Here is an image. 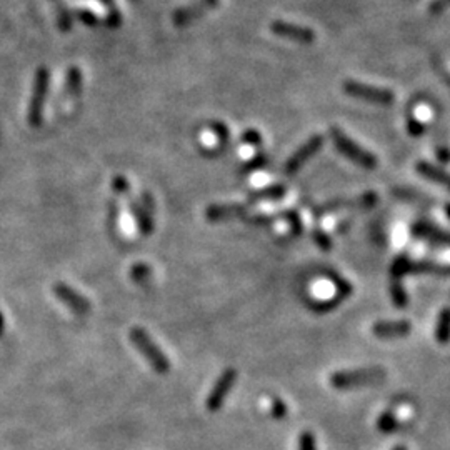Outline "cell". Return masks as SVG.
<instances>
[{
  "mask_svg": "<svg viewBox=\"0 0 450 450\" xmlns=\"http://www.w3.org/2000/svg\"><path fill=\"white\" fill-rule=\"evenodd\" d=\"M131 341L132 344L137 347V350L146 357L148 364L152 365V369L159 374H167L170 370V362L164 355L154 341H152L150 336L143 331L141 327H134L131 331Z\"/></svg>",
  "mask_w": 450,
  "mask_h": 450,
  "instance_id": "obj_1",
  "label": "cell"
},
{
  "mask_svg": "<svg viewBox=\"0 0 450 450\" xmlns=\"http://www.w3.org/2000/svg\"><path fill=\"white\" fill-rule=\"evenodd\" d=\"M331 138L333 146L337 147V150L342 155H345L347 159L355 162L357 165L364 167V169H375L377 167V159L374 154H370L369 150L362 148L359 143H355L350 137H347L341 129L333 127L331 131Z\"/></svg>",
  "mask_w": 450,
  "mask_h": 450,
  "instance_id": "obj_2",
  "label": "cell"
},
{
  "mask_svg": "<svg viewBox=\"0 0 450 450\" xmlns=\"http://www.w3.org/2000/svg\"><path fill=\"white\" fill-rule=\"evenodd\" d=\"M385 379V370L374 369H360V370H342L332 375L331 384L336 389H354L362 385L379 384Z\"/></svg>",
  "mask_w": 450,
  "mask_h": 450,
  "instance_id": "obj_3",
  "label": "cell"
},
{
  "mask_svg": "<svg viewBox=\"0 0 450 450\" xmlns=\"http://www.w3.org/2000/svg\"><path fill=\"white\" fill-rule=\"evenodd\" d=\"M344 92L347 95L355 97V99L370 102V104L377 105H392L396 102V95L393 92L387 89H379V87L367 85V83L355 82V81H347L344 83Z\"/></svg>",
  "mask_w": 450,
  "mask_h": 450,
  "instance_id": "obj_4",
  "label": "cell"
},
{
  "mask_svg": "<svg viewBox=\"0 0 450 450\" xmlns=\"http://www.w3.org/2000/svg\"><path fill=\"white\" fill-rule=\"evenodd\" d=\"M49 92V71L47 69H39L35 73L34 90H32L30 104H29V124L32 127H39L42 122V114H44L45 97Z\"/></svg>",
  "mask_w": 450,
  "mask_h": 450,
  "instance_id": "obj_5",
  "label": "cell"
},
{
  "mask_svg": "<svg viewBox=\"0 0 450 450\" xmlns=\"http://www.w3.org/2000/svg\"><path fill=\"white\" fill-rule=\"evenodd\" d=\"M235 380H237V370H234V369H227L225 372L222 374L219 379H217L215 385L212 387V391H211V393H208V397L206 401L208 412H217V410L222 409V405H224L227 396H229L230 389L234 387Z\"/></svg>",
  "mask_w": 450,
  "mask_h": 450,
  "instance_id": "obj_6",
  "label": "cell"
},
{
  "mask_svg": "<svg viewBox=\"0 0 450 450\" xmlns=\"http://www.w3.org/2000/svg\"><path fill=\"white\" fill-rule=\"evenodd\" d=\"M322 146H324V137L322 136L310 137L309 141L305 142L300 148H297L295 154L285 162L284 172L287 175H294L295 172H299L300 167H302L309 159H312V157L317 154L320 148H322Z\"/></svg>",
  "mask_w": 450,
  "mask_h": 450,
  "instance_id": "obj_7",
  "label": "cell"
},
{
  "mask_svg": "<svg viewBox=\"0 0 450 450\" xmlns=\"http://www.w3.org/2000/svg\"><path fill=\"white\" fill-rule=\"evenodd\" d=\"M375 203H377V196L374 192H367L357 199H337V201L322 203V206L315 208V213L317 215H324V213L345 211V208H370Z\"/></svg>",
  "mask_w": 450,
  "mask_h": 450,
  "instance_id": "obj_8",
  "label": "cell"
},
{
  "mask_svg": "<svg viewBox=\"0 0 450 450\" xmlns=\"http://www.w3.org/2000/svg\"><path fill=\"white\" fill-rule=\"evenodd\" d=\"M219 4L220 0H196L194 4H190V6L180 8V11L174 13V24L177 27H185L192 24L194 20H197V18H201L202 16L213 11Z\"/></svg>",
  "mask_w": 450,
  "mask_h": 450,
  "instance_id": "obj_9",
  "label": "cell"
},
{
  "mask_svg": "<svg viewBox=\"0 0 450 450\" xmlns=\"http://www.w3.org/2000/svg\"><path fill=\"white\" fill-rule=\"evenodd\" d=\"M412 234L415 239L425 240L432 245H440V247L450 249V232L440 229V227L430 224V222L420 220L412 225Z\"/></svg>",
  "mask_w": 450,
  "mask_h": 450,
  "instance_id": "obj_10",
  "label": "cell"
},
{
  "mask_svg": "<svg viewBox=\"0 0 450 450\" xmlns=\"http://www.w3.org/2000/svg\"><path fill=\"white\" fill-rule=\"evenodd\" d=\"M271 30L278 37H284V39L300 42V44H312L315 40V32L309 27L289 24L284 20H276L271 24Z\"/></svg>",
  "mask_w": 450,
  "mask_h": 450,
  "instance_id": "obj_11",
  "label": "cell"
},
{
  "mask_svg": "<svg viewBox=\"0 0 450 450\" xmlns=\"http://www.w3.org/2000/svg\"><path fill=\"white\" fill-rule=\"evenodd\" d=\"M54 294L57 295L69 309L73 310V312L83 315L90 310L89 300H87L83 295L78 294L77 290H73L72 287L64 284V282H57V284L54 285Z\"/></svg>",
  "mask_w": 450,
  "mask_h": 450,
  "instance_id": "obj_12",
  "label": "cell"
},
{
  "mask_svg": "<svg viewBox=\"0 0 450 450\" xmlns=\"http://www.w3.org/2000/svg\"><path fill=\"white\" fill-rule=\"evenodd\" d=\"M132 212L143 235H148L154 229V220H152V212H154V201L150 194L143 192L141 202H132Z\"/></svg>",
  "mask_w": 450,
  "mask_h": 450,
  "instance_id": "obj_13",
  "label": "cell"
},
{
  "mask_svg": "<svg viewBox=\"0 0 450 450\" xmlns=\"http://www.w3.org/2000/svg\"><path fill=\"white\" fill-rule=\"evenodd\" d=\"M247 212V206L242 203H215L211 206L206 211V217L211 222H220V220H229L234 217H240Z\"/></svg>",
  "mask_w": 450,
  "mask_h": 450,
  "instance_id": "obj_14",
  "label": "cell"
},
{
  "mask_svg": "<svg viewBox=\"0 0 450 450\" xmlns=\"http://www.w3.org/2000/svg\"><path fill=\"white\" fill-rule=\"evenodd\" d=\"M407 276H439L450 277V266L430 262V261H409L407 264Z\"/></svg>",
  "mask_w": 450,
  "mask_h": 450,
  "instance_id": "obj_15",
  "label": "cell"
},
{
  "mask_svg": "<svg viewBox=\"0 0 450 450\" xmlns=\"http://www.w3.org/2000/svg\"><path fill=\"white\" fill-rule=\"evenodd\" d=\"M374 336L391 338V337H402L410 333V322L407 320H382L374 326Z\"/></svg>",
  "mask_w": 450,
  "mask_h": 450,
  "instance_id": "obj_16",
  "label": "cell"
},
{
  "mask_svg": "<svg viewBox=\"0 0 450 450\" xmlns=\"http://www.w3.org/2000/svg\"><path fill=\"white\" fill-rule=\"evenodd\" d=\"M417 172H419L422 177L429 179L430 182L442 185V187L450 190V174L445 172L444 169H439L429 162H419L417 164Z\"/></svg>",
  "mask_w": 450,
  "mask_h": 450,
  "instance_id": "obj_17",
  "label": "cell"
},
{
  "mask_svg": "<svg viewBox=\"0 0 450 450\" xmlns=\"http://www.w3.org/2000/svg\"><path fill=\"white\" fill-rule=\"evenodd\" d=\"M435 338L439 344H449L450 342V309H444L439 314L437 328H435Z\"/></svg>",
  "mask_w": 450,
  "mask_h": 450,
  "instance_id": "obj_18",
  "label": "cell"
},
{
  "mask_svg": "<svg viewBox=\"0 0 450 450\" xmlns=\"http://www.w3.org/2000/svg\"><path fill=\"white\" fill-rule=\"evenodd\" d=\"M285 196V187L284 185H271V187L255 190L250 196V201H280Z\"/></svg>",
  "mask_w": 450,
  "mask_h": 450,
  "instance_id": "obj_19",
  "label": "cell"
},
{
  "mask_svg": "<svg viewBox=\"0 0 450 450\" xmlns=\"http://www.w3.org/2000/svg\"><path fill=\"white\" fill-rule=\"evenodd\" d=\"M391 297H392L393 305H396V307H398V309L407 307V304H409V295H407L405 289L402 287L401 280L391 282Z\"/></svg>",
  "mask_w": 450,
  "mask_h": 450,
  "instance_id": "obj_20",
  "label": "cell"
},
{
  "mask_svg": "<svg viewBox=\"0 0 450 450\" xmlns=\"http://www.w3.org/2000/svg\"><path fill=\"white\" fill-rule=\"evenodd\" d=\"M397 427H398V420H397V417L392 414V412H384V414L379 417L377 429L380 430V432L392 434L393 430H397Z\"/></svg>",
  "mask_w": 450,
  "mask_h": 450,
  "instance_id": "obj_21",
  "label": "cell"
},
{
  "mask_svg": "<svg viewBox=\"0 0 450 450\" xmlns=\"http://www.w3.org/2000/svg\"><path fill=\"white\" fill-rule=\"evenodd\" d=\"M81 85H82L81 71H78L77 67H73L69 71V76H67V94L71 97L78 95V92H81Z\"/></svg>",
  "mask_w": 450,
  "mask_h": 450,
  "instance_id": "obj_22",
  "label": "cell"
},
{
  "mask_svg": "<svg viewBox=\"0 0 450 450\" xmlns=\"http://www.w3.org/2000/svg\"><path fill=\"white\" fill-rule=\"evenodd\" d=\"M132 277L138 284H146L148 278L152 277L150 267L146 266V264H137V266L132 267Z\"/></svg>",
  "mask_w": 450,
  "mask_h": 450,
  "instance_id": "obj_23",
  "label": "cell"
},
{
  "mask_svg": "<svg viewBox=\"0 0 450 450\" xmlns=\"http://www.w3.org/2000/svg\"><path fill=\"white\" fill-rule=\"evenodd\" d=\"M282 217H284V219H285L287 222H289L292 234L299 235L300 232H302V222H300V217L297 215V212H294V211H287V212L282 213Z\"/></svg>",
  "mask_w": 450,
  "mask_h": 450,
  "instance_id": "obj_24",
  "label": "cell"
},
{
  "mask_svg": "<svg viewBox=\"0 0 450 450\" xmlns=\"http://www.w3.org/2000/svg\"><path fill=\"white\" fill-rule=\"evenodd\" d=\"M267 162H268L267 155H264V154H259V155H255L252 160H250V162H247V164H245V165H244L242 172H244V174H250V172H254V170L264 169V167H266V165H267Z\"/></svg>",
  "mask_w": 450,
  "mask_h": 450,
  "instance_id": "obj_25",
  "label": "cell"
},
{
  "mask_svg": "<svg viewBox=\"0 0 450 450\" xmlns=\"http://www.w3.org/2000/svg\"><path fill=\"white\" fill-rule=\"evenodd\" d=\"M312 239H314V242L317 244L319 247L322 249V250H331V249H332V240H331V237H328V235H327L324 230L315 229V230L312 232Z\"/></svg>",
  "mask_w": 450,
  "mask_h": 450,
  "instance_id": "obj_26",
  "label": "cell"
},
{
  "mask_svg": "<svg viewBox=\"0 0 450 450\" xmlns=\"http://www.w3.org/2000/svg\"><path fill=\"white\" fill-rule=\"evenodd\" d=\"M271 414H272L273 419H278V420L284 419V417L287 415V405L280 401V398H273L272 401Z\"/></svg>",
  "mask_w": 450,
  "mask_h": 450,
  "instance_id": "obj_27",
  "label": "cell"
},
{
  "mask_svg": "<svg viewBox=\"0 0 450 450\" xmlns=\"http://www.w3.org/2000/svg\"><path fill=\"white\" fill-rule=\"evenodd\" d=\"M299 450H317L315 437L312 432H304L299 439Z\"/></svg>",
  "mask_w": 450,
  "mask_h": 450,
  "instance_id": "obj_28",
  "label": "cell"
},
{
  "mask_svg": "<svg viewBox=\"0 0 450 450\" xmlns=\"http://www.w3.org/2000/svg\"><path fill=\"white\" fill-rule=\"evenodd\" d=\"M342 302V297H333L332 300H328V302H312L310 304V307H312L314 310H317V312H326V310H331L333 307H337L338 304Z\"/></svg>",
  "mask_w": 450,
  "mask_h": 450,
  "instance_id": "obj_29",
  "label": "cell"
},
{
  "mask_svg": "<svg viewBox=\"0 0 450 450\" xmlns=\"http://www.w3.org/2000/svg\"><path fill=\"white\" fill-rule=\"evenodd\" d=\"M407 131H409V134L412 137H420L422 134L425 132V125L420 122V120L417 119H409V122H407Z\"/></svg>",
  "mask_w": 450,
  "mask_h": 450,
  "instance_id": "obj_30",
  "label": "cell"
},
{
  "mask_svg": "<svg viewBox=\"0 0 450 450\" xmlns=\"http://www.w3.org/2000/svg\"><path fill=\"white\" fill-rule=\"evenodd\" d=\"M242 142L244 143H250V146H261V143H262V136L257 131H254V129H250V131L244 132Z\"/></svg>",
  "mask_w": 450,
  "mask_h": 450,
  "instance_id": "obj_31",
  "label": "cell"
},
{
  "mask_svg": "<svg viewBox=\"0 0 450 450\" xmlns=\"http://www.w3.org/2000/svg\"><path fill=\"white\" fill-rule=\"evenodd\" d=\"M449 7H450V0H434V2L430 4L429 11H430V13H440V12L447 11Z\"/></svg>",
  "mask_w": 450,
  "mask_h": 450,
  "instance_id": "obj_32",
  "label": "cell"
},
{
  "mask_svg": "<svg viewBox=\"0 0 450 450\" xmlns=\"http://www.w3.org/2000/svg\"><path fill=\"white\" fill-rule=\"evenodd\" d=\"M212 131L217 134V136H219V138L222 142H225L227 138H229V131H227V127L224 124H219V122H215V124H212Z\"/></svg>",
  "mask_w": 450,
  "mask_h": 450,
  "instance_id": "obj_33",
  "label": "cell"
},
{
  "mask_svg": "<svg viewBox=\"0 0 450 450\" xmlns=\"http://www.w3.org/2000/svg\"><path fill=\"white\" fill-rule=\"evenodd\" d=\"M112 187L117 190V192H125V190H129V182L124 177H115Z\"/></svg>",
  "mask_w": 450,
  "mask_h": 450,
  "instance_id": "obj_34",
  "label": "cell"
},
{
  "mask_svg": "<svg viewBox=\"0 0 450 450\" xmlns=\"http://www.w3.org/2000/svg\"><path fill=\"white\" fill-rule=\"evenodd\" d=\"M439 159L442 160V162H449L450 160V152L447 150V148H439Z\"/></svg>",
  "mask_w": 450,
  "mask_h": 450,
  "instance_id": "obj_35",
  "label": "cell"
},
{
  "mask_svg": "<svg viewBox=\"0 0 450 450\" xmlns=\"http://www.w3.org/2000/svg\"><path fill=\"white\" fill-rule=\"evenodd\" d=\"M444 211H445V215H447L449 219H450V202H449V203H445V208H444Z\"/></svg>",
  "mask_w": 450,
  "mask_h": 450,
  "instance_id": "obj_36",
  "label": "cell"
},
{
  "mask_svg": "<svg viewBox=\"0 0 450 450\" xmlns=\"http://www.w3.org/2000/svg\"><path fill=\"white\" fill-rule=\"evenodd\" d=\"M392 450H407L405 447H403V445H397L396 449H392Z\"/></svg>",
  "mask_w": 450,
  "mask_h": 450,
  "instance_id": "obj_37",
  "label": "cell"
},
{
  "mask_svg": "<svg viewBox=\"0 0 450 450\" xmlns=\"http://www.w3.org/2000/svg\"><path fill=\"white\" fill-rule=\"evenodd\" d=\"M447 81H449V83H450V76H447Z\"/></svg>",
  "mask_w": 450,
  "mask_h": 450,
  "instance_id": "obj_38",
  "label": "cell"
}]
</instances>
